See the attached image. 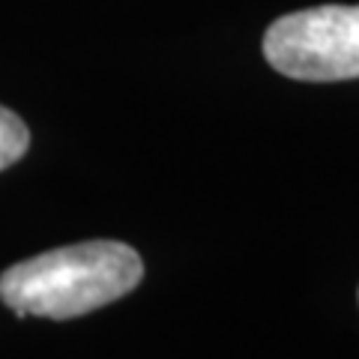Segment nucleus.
<instances>
[{"label": "nucleus", "instance_id": "nucleus-1", "mask_svg": "<svg viewBox=\"0 0 359 359\" xmlns=\"http://www.w3.org/2000/svg\"><path fill=\"white\" fill-rule=\"evenodd\" d=\"M141 278L144 264L132 245L90 240L9 266L0 276V299L18 318L69 320L132 294Z\"/></svg>", "mask_w": 359, "mask_h": 359}, {"label": "nucleus", "instance_id": "nucleus-2", "mask_svg": "<svg viewBox=\"0 0 359 359\" xmlns=\"http://www.w3.org/2000/svg\"><path fill=\"white\" fill-rule=\"evenodd\" d=\"M264 57L294 81L359 78V6H311L276 18L264 33Z\"/></svg>", "mask_w": 359, "mask_h": 359}, {"label": "nucleus", "instance_id": "nucleus-3", "mask_svg": "<svg viewBox=\"0 0 359 359\" xmlns=\"http://www.w3.org/2000/svg\"><path fill=\"white\" fill-rule=\"evenodd\" d=\"M30 147V132L15 111L0 105V171L15 165Z\"/></svg>", "mask_w": 359, "mask_h": 359}]
</instances>
